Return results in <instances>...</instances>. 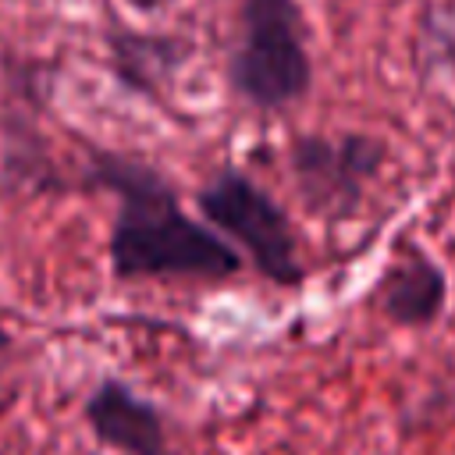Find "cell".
Segmentation results:
<instances>
[{
    "mask_svg": "<svg viewBox=\"0 0 455 455\" xmlns=\"http://www.w3.org/2000/svg\"><path fill=\"white\" fill-rule=\"evenodd\" d=\"M89 178L117 199L107 242L117 281L220 284L242 270L238 249L206 220L181 210L160 167L139 156L89 149Z\"/></svg>",
    "mask_w": 455,
    "mask_h": 455,
    "instance_id": "1",
    "label": "cell"
},
{
    "mask_svg": "<svg viewBox=\"0 0 455 455\" xmlns=\"http://www.w3.org/2000/svg\"><path fill=\"white\" fill-rule=\"evenodd\" d=\"M228 89L252 110L277 114L313 85L309 25L299 0H242L238 39L228 57Z\"/></svg>",
    "mask_w": 455,
    "mask_h": 455,
    "instance_id": "2",
    "label": "cell"
},
{
    "mask_svg": "<svg viewBox=\"0 0 455 455\" xmlns=\"http://www.w3.org/2000/svg\"><path fill=\"white\" fill-rule=\"evenodd\" d=\"M199 217L242 249L252 270L277 288H302L306 267L284 206L238 167H220L196 192Z\"/></svg>",
    "mask_w": 455,
    "mask_h": 455,
    "instance_id": "3",
    "label": "cell"
},
{
    "mask_svg": "<svg viewBox=\"0 0 455 455\" xmlns=\"http://www.w3.org/2000/svg\"><path fill=\"white\" fill-rule=\"evenodd\" d=\"M387 160V142L366 132H302L288 142V171L299 203L323 224L352 220Z\"/></svg>",
    "mask_w": 455,
    "mask_h": 455,
    "instance_id": "4",
    "label": "cell"
},
{
    "mask_svg": "<svg viewBox=\"0 0 455 455\" xmlns=\"http://www.w3.org/2000/svg\"><path fill=\"white\" fill-rule=\"evenodd\" d=\"M82 419L89 434L117 455H171L167 419L156 402L142 398L121 377H103L85 395Z\"/></svg>",
    "mask_w": 455,
    "mask_h": 455,
    "instance_id": "5",
    "label": "cell"
},
{
    "mask_svg": "<svg viewBox=\"0 0 455 455\" xmlns=\"http://www.w3.org/2000/svg\"><path fill=\"white\" fill-rule=\"evenodd\" d=\"M373 302L395 327H434L448 309V274L419 245H405L395 263L384 267Z\"/></svg>",
    "mask_w": 455,
    "mask_h": 455,
    "instance_id": "6",
    "label": "cell"
},
{
    "mask_svg": "<svg viewBox=\"0 0 455 455\" xmlns=\"http://www.w3.org/2000/svg\"><path fill=\"white\" fill-rule=\"evenodd\" d=\"M103 43H107V64L121 82V89L149 100H156L160 89H167L178 78V71L188 64V53H192V46L181 36L139 32L121 25L107 28Z\"/></svg>",
    "mask_w": 455,
    "mask_h": 455,
    "instance_id": "7",
    "label": "cell"
},
{
    "mask_svg": "<svg viewBox=\"0 0 455 455\" xmlns=\"http://www.w3.org/2000/svg\"><path fill=\"white\" fill-rule=\"evenodd\" d=\"M11 355H14V338H11V331H7V327H4V320H0V373L7 370Z\"/></svg>",
    "mask_w": 455,
    "mask_h": 455,
    "instance_id": "8",
    "label": "cell"
},
{
    "mask_svg": "<svg viewBox=\"0 0 455 455\" xmlns=\"http://www.w3.org/2000/svg\"><path fill=\"white\" fill-rule=\"evenodd\" d=\"M132 11H139V14H156V11H164L171 0H124Z\"/></svg>",
    "mask_w": 455,
    "mask_h": 455,
    "instance_id": "9",
    "label": "cell"
}]
</instances>
